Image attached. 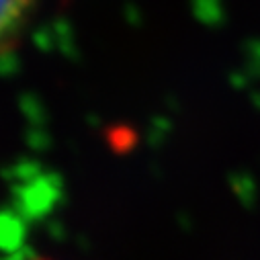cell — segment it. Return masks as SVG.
Returning <instances> with one entry per match:
<instances>
[{
	"label": "cell",
	"instance_id": "cell-2",
	"mask_svg": "<svg viewBox=\"0 0 260 260\" xmlns=\"http://www.w3.org/2000/svg\"><path fill=\"white\" fill-rule=\"evenodd\" d=\"M35 260H43V258H35Z\"/></svg>",
	"mask_w": 260,
	"mask_h": 260
},
{
	"label": "cell",
	"instance_id": "cell-1",
	"mask_svg": "<svg viewBox=\"0 0 260 260\" xmlns=\"http://www.w3.org/2000/svg\"><path fill=\"white\" fill-rule=\"evenodd\" d=\"M33 3L35 0H0V43L19 31Z\"/></svg>",
	"mask_w": 260,
	"mask_h": 260
}]
</instances>
